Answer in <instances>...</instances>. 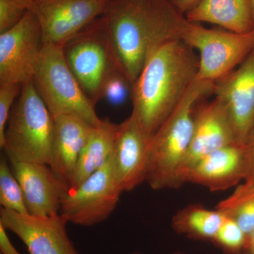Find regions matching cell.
<instances>
[{
    "label": "cell",
    "mask_w": 254,
    "mask_h": 254,
    "mask_svg": "<svg viewBox=\"0 0 254 254\" xmlns=\"http://www.w3.org/2000/svg\"><path fill=\"white\" fill-rule=\"evenodd\" d=\"M103 16L114 64L132 83L158 47L178 39L185 19L170 0H112Z\"/></svg>",
    "instance_id": "cell-1"
},
{
    "label": "cell",
    "mask_w": 254,
    "mask_h": 254,
    "mask_svg": "<svg viewBox=\"0 0 254 254\" xmlns=\"http://www.w3.org/2000/svg\"><path fill=\"white\" fill-rule=\"evenodd\" d=\"M198 57L180 39L160 45L132 85L133 117L148 138L180 103L196 78Z\"/></svg>",
    "instance_id": "cell-2"
},
{
    "label": "cell",
    "mask_w": 254,
    "mask_h": 254,
    "mask_svg": "<svg viewBox=\"0 0 254 254\" xmlns=\"http://www.w3.org/2000/svg\"><path fill=\"white\" fill-rule=\"evenodd\" d=\"M215 83L195 78L175 109L150 138L146 181L153 190L184 185L182 173L190 149L195 107L213 94Z\"/></svg>",
    "instance_id": "cell-3"
},
{
    "label": "cell",
    "mask_w": 254,
    "mask_h": 254,
    "mask_svg": "<svg viewBox=\"0 0 254 254\" xmlns=\"http://www.w3.org/2000/svg\"><path fill=\"white\" fill-rule=\"evenodd\" d=\"M55 123L33 80L23 85L10 113L1 148L10 161L50 165Z\"/></svg>",
    "instance_id": "cell-4"
},
{
    "label": "cell",
    "mask_w": 254,
    "mask_h": 254,
    "mask_svg": "<svg viewBox=\"0 0 254 254\" xmlns=\"http://www.w3.org/2000/svg\"><path fill=\"white\" fill-rule=\"evenodd\" d=\"M32 80L53 117L71 115L93 127L101 123L95 105L68 67L63 46L44 44Z\"/></svg>",
    "instance_id": "cell-5"
},
{
    "label": "cell",
    "mask_w": 254,
    "mask_h": 254,
    "mask_svg": "<svg viewBox=\"0 0 254 254\" xmlns=\"http://www.w3.org/2000/svg\"><path fill=\"white\" fill-rule=\"evenodd\" d=\"M178 39L198 52L196 78L215 83L235 69L254 49V30L240 34L210 29L185 17Z\"/></svg>",
    "instance_id": "cell-6"
},
{
    "label": "cell",
    "mask_w": 254,
    "mask_h": 254,
    "mask_svg": "<svg viewBox=\"0 0 254 254\" xmlns=\"http://www.w3.org/2000/svg\"><path fill=\"white\" fill-rule=\"evenodd\" d=\"M68 67L95 105L101 100L103 83L114 64L103 16L68 40L63 46Z\"/></svg>",
    "instance_id": "cell-7"
},
{
    "label": "cell",
    "mask_w": 254,
    "mask_h": 254,
    "mask_svg": "<svg viewBox=\"0 0 254 254\" xmlns=\"http://www.w3.org/2000/svg\"><path fill=\"white\" fill-rule=\"evenodd\" d=\"M123 193L115 175L112 155L104 166L77 188L64 192L60 214L74 225L93 226L109 218Z\"/></svg>",
    "instance_id": "cell-8"
},
{
    "label": "cell",
    "mask_w": 254,
    "mask_h": 254,
    "mask_svg": "<svg viewBox=\"0 0 254 254\" xmlns=\"http://www.w3.org/2000/svg\"><path fill=\"white\" fill-rule=\"evenodd\" d=\"M43 46L40 23L28 9L16 26L0 33V86L31 81Z\"/></svg>",
    "instance_id": "cell-9"
},
{
    "label": "cell",
    "mask_w": 254,
    "mask_h": 254,
    "mask_svg": "<svg viewBox=\"0 0 254 254\" xmlns=\"http://www.w3.org/2000/svg\"><path fill=\"white\" fill-rule=\"evenodd\" d=\"M112 0H35L44 44L63 46L106 12Z\"/></svg>",
    "instance_id": "cell-10"
},
{
    "label": "cell",
    "mask_w": 254,
    "mask_h": 254,
    "mask_svg": "<svg viewBox=\"0 0 254 254\" xmlns=\"http://www.w3.org/2000/svg\"><path fill=\"white\" fill-rule=\"evenodd\" d=\"M68 223L61 214L36 216L0 210V224L22 241L30 254H81L68 237Z\"/></svg>",
    "instance_id": "cell-11"
},
{
    "label": "cell",
    "mask_w": 254,
    "mask_h": 254,
    "mask_svg": "<svg viewBox=\"0 0 254 254\" xmlns=\"http://www.w3.org/2000/svg\"><path fill=\"white\" fill-rule=\"evenodd\" d=\"M201 101L195 108L193 134L182 173L184 185L187 173L197 162L220 148L239 143L223 102L216 97L210 101Z\"/></svg>",
    "instance_id": "cell-12"
},
{
    "label": "cell",
    "mask_w": 254,
    "mask_h": 254,
    "mask_svg": "<svg viewBox=\"0 0 254 254\" xmlns=\"http://www.w3.org/2000/svg\"><path fill=\"white\" fill-rule=\"evenodd\" d=\"M213 95L226 105L237 142L245 144L254 125V48L235 69L215 82Z\"/></svg>",
    "instance_id": "cell-13"
},
{
    "label": "cell",
    "mask_w": 254,
    "mask_h": 254,
    "mask_svg": "<svg viewBox=\"0 0 254 254\" xmlns=\"http://www.w3.org/2000/svg\"><path fill=\"white\" fill-rule=\"evenodd\" d=\"M250 163L245 144L233 143L215 150L192 167L185 177V184L220 191L236 187L248 176Z\"/></svg>",
    "instance_id": "cell-14"
},
{
    "label": "cell",
    "mask_w": 254,
    "mask_h": 254,
    "mask_svg": "<svg viewBox=\"0 0 254 254\" xmlns=\"http://www.w3.org/2000/svg\"><path fill=\"white\" fill-rule=\"evenodd\" d=\"M150 138L131 115L118 125L113 153L115 175L123 192L146 181Z\"/></svg>",
    "instance_id": "cell-15"
},
{
    "label": "cell",
    "mask_w": 254,
    "mask_h": 254,
    "mask_svg": "<svg viewBox=\"0 0 254 254\" xmlns=\"http://www.w3.org/2000/svg\"><path fill=\"white\" fill-rule=\"evenodd\" d=\"M11 163L22 189L28 213L36 216L60 214L62 198L66 190L49 165L20 161Z\"/></svg>",
    "instance_id": "cell-16"
},
{
    "label": "cell",
    "mask_w": 254,
    "mask_h": 254,
    "mask_svg": "<svg viewBox=\"0 0 254 254\" xmlns=\"http://www.w3.org/2000/svg\"><path fill=\"white\" fill-rule=\"evenodd\" d=\"M53 118L54 139L49 166L67 191L82 149L93 126L71 115H58Z\"/></svg>",
    "instance_id": "cell-17"
},
{
    "label": "cell",
    "mask_w": 254,
    "mask_h": 254,
    "mask_svg": "<svg viewBox=\"0 0 254 254\" xmlns=\"http://www.w3.org/2000/svg\"><path fill=\"white\" fill-rule=\"evenodd\" d=\"M185 17L190 22L210 23L240 34L254 30L252 0H202Z\"/></svg>",
    "instance_id": "cell-18"
},
{
    "label": "cell",
    "mask_w": 254,
    "mask_h": 254,
    "mask_svg": "<svg viewBox=\"0 0 254 254\" xmlns=\"http://www.w3.org/2000/svg\"><path fill=\"white\" fill-rule=\"evenodd\" d=\"M118 125L108 119L92 128L78 159L69 190H75L109 161L116 141ZM68 191V190H67Z\"/></svg>",
    "instance_id": "cell-19"
},
{
    "label": "cell",
    "mask_w": 254,
    "mask_h": 254,
    "mask_svg": "<svg viewBox=\"0 0 254 254\" xmlns=\"http://www.w3.org/2000/svg\"><path fill=\"white\" fill-rule=\"evenodd\" d=\"M224 218L216 208L212 210L194 203L187 205L175 214L172 227L177 233L189 238L212 242Z\"/></svg>",
    "instance_id": "cell-20"
},
{
    "label": "cell",
    "mask_w": 254,
    "mask_h": 254,
    "mask_svg": "<svg viewBox=\"0 0 254 254\" xmlns=\"http://www.w3.org/2000/svg\"><path fill=\"white\" fill-rule=\"evenodd\" d=\"M216 209L236 222L247 236L250 235L254 231V178L246 179Z\"/></svg>",
    "instance_id": "cell-21"
},
{
    "label": "cell",
    "mask_w": 254,
    "mask_h": 254,
    "mask_svg": "<svg viewBox=\"0 0 254 254\" xmlns=\"http://www.w3.org/2000/svg\"><path fill=\"white\" fill-rule=\"evenodd\" d=\"M0 205L6 210L28 213L21 185L2 158L0 161Z\"/></svg>",
    "instance_id": "cell-22"
},
{
    "label": "cell",
    "mask_w": 254,
    "mask_h": 254,
    "mask_svg": "<svg viewBox=\"0 0 254 254\" xmlns=\"http://www.w3.org/2000/svg\"><path fill=\"white\" fill-rule=\"evenodd\" d=\"M212 242L225 253L243 254L247 248V235L236 222L225 217Z\"/></svg>",
    "instance_id": "cell-23"
},
{
    "label": "cell",
    "mask_w": 254,
    "mask_h": 254,
    "mask_svg": "<svg viewBox=\"0 0 254 254\" xmlns=\"http://www.w3.org/2000/svg\"><path fill=\"white\" fill-rule=\"evenodd\" d=\"M132 85L123 72L113 67L103 83L101 99L105 98L113 105L123 104L128 96L131 97Z\"/></svg>",
    "instance_id": "cell-24"
},
{
    "label": "cell",
    "mask_w": 254,
    "mask_h": 254,
    "mask_svg": "<svg viewBox=\"0 0 254 254\" xmlns=\"http://www.w3.org/2000/svg\"><path fill=\"white\" fill-rule=\"evenodd\" d=\"M23 86L18 84L0 86V147L4 143L5 129L10 113L14 106L16 97L18 96Z\"/></svg>",
    "instance_id": "cell-25"
},
{
    "label": "cell",
    "mask_w": 254,
    "mask_h": 254,
    "mask_svg": "<svg viewBox=\"0 0 254 254\" xmlns=\"http://www.w3.org/2000/svg\"><path fill=\"white\" fill-rule=\"evenodd\" d=\"M28 10L14 0H0V33L16 26Z\"/></svg>",
    "instance_id": "cell-26"
},
{
    "label": "cell",
    "mask_w": 254,
    "mask_h": 254,
    "mask_svg": "<svg viewBox=\"0 0 254 254\" xmlns=\"http://www.w3.org/2000/svg\"><path fill=\"white\" fill-rule=\"evenodd\" d=\"M0 252L1 254H20L9 240L6 230L0 224Z\"/></svg>",
    "instance_id": "cell-27"
},
{
    "label": "cell",
    "mask_w": 254,
    "mask_h": 254,
    "mask_svg": "<svg viewBox=\"0 0 254 254\" xmlns=\"http://www.w3.org/2000/svg\"><path fill=\"white\" fill-rule=\"evenodd\" d=\"M245 145L248 152L249 163H250L248 176L246 179L254 178V125L249 134Z\"/></svg>",
    "instance_id": "cell-28"
},
{
    "label": "cell",
    "mask_w": 254,
    "mask_h": 254,
    "mask_svg": "<svg viewBox=\"0 0 254 254\" xmlns=\"http://www.w3.org/2000/svg\"><path fill=\"white\" fill-rule=\"evenodd\" d=\"M202 0H170L175 9L184 16L193 9Z\"/></svg>",
    "instance_id": "cell-29"
},
{
    "label": "cell",
    "mask_w": 254,
    "mask_h": 254,
    "mask_svg": "<svg viewBox=\"0 0 254 254\" xmlns=\"http://www.w3.org/2000/svg\"><path fill=\"white\" fill-rule=\"evenodd\" d=\"M246 252L254 254V231L247 236V248Z\"/></svg>",
    "instance_id": "cell-30"
},
{
    "label": "cell",
    "mask_w": 254,
    "mask_h": 254,
    "mask_svg": "<svg viewBox=\"0 0 254 254\" xmlns=\"http://www.w3.org/2000/svg\"><path fill=\"white\" fill-rule=\"evenodd\" d=\"M14 1L21 5L23 7L26 8V9H30L32 5L34 3L35 0H14Z\"/></svg>",
    "instance_id": "cell-31"
},
{
    "label": "cell",
    "mask_w": 254,
    "mask_h": 254,
    "mask_svg": "<svg viewBox=\"0 0 254 254\" xmlns=\"http://www.w3.org/2000/svg\"><path fill=\"white\" fill-rule=\"evenodd\" d=\"M171 254H185L182 253V252H174V253Z\"/></svg>",
    "instance_id": "cell-32"
},
{
    "label": "cell",
    "mask_w": 254,
    "mask_h": 254,
    "mask_svg": "<svg viewBox=\"0 0 254 254\" xmlns=\"http://www.w3.org/2000/svg\"><path fill=\"white\" fill-rule=\"evenodd\" d=\"M252 5H253V9H254V0H252Z\"/></svg>",
    "instance_id": "cell-33"
},
{
    "label": "cell",
    "mask_w": 254,
    "mask_h": 254,
    "mask_svg": "<svg viewBox=\"0 0 254 254\" xmlns=\"http://www.w3.org/2000/svg\"><path fill=\"white\" fill-rule=\"evenodd\" d=\"M132 254H142L139 253V252H134V253H133Z\"/></svg>",
    "instance_id": "cell-34"
},
{
    "label": "cell",
    "mask_w": 254,
    "mask_h": 254,
    "mask_svg": "<svg viewBox=\"0 0 254 254\" xmlns=\"http://www.w3.org/2000/svg\"><path fill=\"white\" fill-rule=\"evenodd\" d=\"M243 254H250L249 253V252H245V253H244Z\"/></svg>",
    "instance_id": "cell-35"
}]
</instances>
